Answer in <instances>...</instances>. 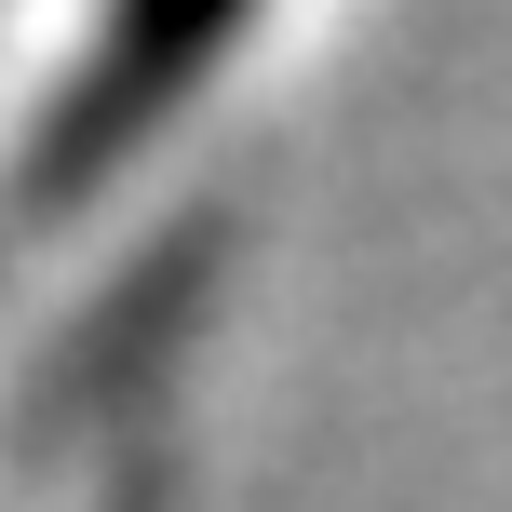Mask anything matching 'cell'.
Here are the masks:
<instances>
[{
  "instance_id": "obj_1",
  "label": "cell",
  "mask_w": 512,
  "mask_h": 512,
  "mask_svg": "<svg viewBox=\"0 0 512 512\" xmlns=\"http://www.w3.org/2000/svg\"><path fill=\"white\" fill-rule=\"evenodd\" d=\"M243 14L256 0H95V27H81L41 135H27V189L68 203V189L108 176V162H135L162 122H176V95L243 41Z\"/></svg>"
}]
</instances>
